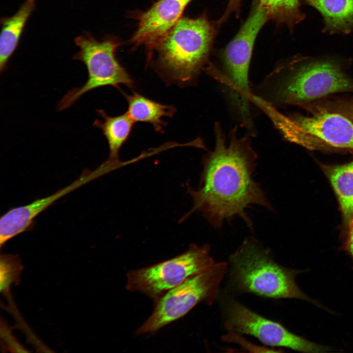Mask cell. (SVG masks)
I'll list each match as a JSON object with an SVG mask.
<instances>
[{"mask_svg":"<svg viewBox=\"0 0 353 353\" xmlns=\"http://www.w3.org/2000/svg\"><path fill=\"white\" fill-rule=\"evenodd\" d=\"M323 169L336 195L347 225L353 220V160L347 163L324 166Z\"/></svg>","mask_w":353,"mask_h":353,"instance_id":"obj_16","label":"cell"},{"mask_svg":"<svg viewBox=\"0 0 353 353\" xmlns=\"http://www.w3.org/2000/svg\"><path fill=\"white\" fill-rule=\"evenodd\" d=\"M258 106L283 137L309 150L338 148L353 150V121L337 112L318 110L310 116L286 115L268 103Z\"/></svg>","mask_w":353,"mask_h":353,"instance_id":"obj_5","label":"cell"},{"mask_svg":"<svg viewBox=\"0 0 353 353\" xmlns=\"http://www.w3.org/2000/svg\"><path fill=\"white\" fill-rule=\"evenodd\" d=\"M74 41L79 50L73 59L85 64L88 79L83 85L74 88L63 97L57 106L58 111L69 108L85 93L101 87L110 85L119 88L121 84L130 88L134 87V81L116 58L115 52L120 45L116 39L110 36L99 41L85 32Z\"/></svg>","mask_w":353,"mask_h":353,"instance_id":"obj_7","label":"cell"},{"mask_svg":"<svg viewBox=\"0 0 353 353\" xmlns=\"http://www.w3.org/2000/svg\"><path fill=\"white\" fill-rule=\"evenodd\" d=\"M23 265L17 255L0 254V291L7 292L12 284L17 285L20 281L21 273Z\"/></svg>","mask_w":353,"mask_h":353,"instance_id":"obj_19","label":"cell"},{"mask_svg":"<svg viewBox=\"0 0 353 353\" xmlns=\"http://www.w3.org/2000/svg\"><path fill=\"white\" fill-rule=\"evenodd\" d=\"M215 35L214 25L204 15L180 18L155 48L164 77L179 84L195 80L208 62Z\"/></svg>","mask_w":353,"mask_h":353,"instance_id":"obj_3","label":"cell"},{"mask_svg":"<svg viewBox=\"0 0 353 353\" xmlns=\"http://www.w3.org/2000/svg\"><path fill=\"white\" fill-rule=\"evenodd\" d=\"M227 269L226 262L215 263L210 268L168 291L156 302L153 312L137 329L136 334H154L185 316L201 302L211 304L216 299Z\"/></svg>","mask_w":353,"mask_h":353,"instance_id":"obj_8","label":"cell"},{"mask_svg":"<svg viewBox=\"0 0 353 353\" xmlns=\"http://www.w3.org/2000/svg\"><path fill=\"white\" fill-rule=\"evenodd\" d=\"M268 20L266 13L255 0L247 19L222 52V70L216 71L209 66L205 68L212 76L219 74L215 78L227 89L229 100L239 113L243 124L247 126L251 125L250 64L256 38Z\"/></svg>","mask_w":353,"mask_h":353,"instance_id":"obj_6","label":"cell"},{"mask_svg":"<svg viewBox=\"0 0 353 353\" xmlns=\"http://www.w3.org/2000/svg\"><path fill=\"white\" fill-rule=\"evenodd\" d=\"M123 94L127 102L126 113L129 117L134 122L151 124L157 131L161 132L165 126L163 118L172 117L176 111L171 105L159 103L136 92Z\"/></svg>","mask_w":353,"mask_h":353,"instance_id":"obj_15","label":"cell"},{"mask_svg":"<svg viewBox=\"0 0 353 353\" xmlns=\"http://www.w3.org/2000/svg\"><path fill=\"white\" fill-rule=\"evenodd\" d=\"M208 245L191 244L183 253L160 263L129 271L126 289L138 291L155 302L171 289L215 263Z\"/></svg>","mask_w":353,"mask_h":353,"instance_id":"obj_9","label":"cell"},{"mask_svg":"<svg viewBox=\"0 0 353 353\" xmlns=\"http://www.w3.org/2000/svg\"><path fill=\"white\" fill-rule=\"evenodd\" d=\"M35 0H25L12 16L0 19V72L4 71L16 50L26 23L35 8Z\"/></svg>","mask_w":353,"mask_h":353,"instance_id":"obj_13","label":"cell"},{"mask_svg":"<svg viewBox=\"0 0 353 353\" xmlns=\"http://www.w3.org/2000/svg\"><path fill=\"white\" fill-rule=\"evenodd\" d=\"M343 113L346 117L353 121V101H348L346 103Z\"/></svg>","mask_w":353,"mask_h":353,"instance_id":"obj_22","label":"cell"},{"mask_svg":"<svg viewBox=\"0 0 353 353\" xmlns=\"http://www.w3.org/2000/svg\"><path fill=\"white\" fill-rule=\"evenodd\" d=\"M214 131V149L203 157L198 189L187 188L193 205L182 219L198 211L220 228L225 221L237 216L252 228L247 208L257 204L273 210L260 185L252 178L257 156L248 137H237L236 127L230 131L228 143L218 123Z\"/></svg>","mask_w":353,"mask_h":353,"instance_id":"obj_1","label":"cell"},{"mask_svg":"<svg viewBox=\"0 0 353 353\" xmlns=\"http://www.w3.org/2000/svg\"><path fill=\"white\" fill-rule=\"evenodd\" d=\"M111 171L103 163L94 170H84L72 183L50 196L8 210L0 219V248L11 238L31 229L35 218L58 200Z\"/></svg>","mask_w":353,"mask_h":353,"instance_id":"obj_11","label":"cell"},{"mask_svg":"<svg viewBox=\"0 0 353 353\" xmlns=\"http://www.w3.org/2000/svg\"><path fill=\"white\" fill-rule=\"evenodd\" d=\"M192 0H158L140 15L130 42L136 46L144 45L149 50L156 48L179 20L185 7Z\"/></svg>","mask_w":353,"mask_h":353,"instance_id":"obj_12","label":"cell"},{"mask_svg":"<svg viewBox=\"0 0 353 353\" xmlns=\"http://www.w3.org/2000/svg\"><path fill=\"white\" fill-rule=\"evenodd\" d=\"M278 64L254 95L271 105L304 106L329 94L353 92V80L336 65L315 62Z\"/></svg>","mask_w":353,"mask_h":353,"instance_id":"obj_2","label":"cell"},{"mask_svg":"<svg viewBox=\"0 0 353 353\" xmlns=\"http://www.w3.org/2000/svg\"><path fill=\"white\" fill-rule=\"evenodd\" d=\"M241 0H228L226 9L219 19L220 22L224 23L229 18L230 15L233 13H236V16H238Z\"/></svg>","mask_w":353,"mask_h":353,"instance_id":"obj_20","label":"cell"},{"mask_svg":"<svg viewBox=\"0 0 353 353\" xmlns=\"http://www.w3.org/2000/svg\"><path fill=\"white\" fill-rule=\"evenodd\" d=\"M323 16L330 31L353 32V0H305Z\"/></svg>","mask_w":353,"mask_h":353,"instance_id":"obj_17","label":"cell"},{"mask_svg":"<svg viewBox=\"0 0 353 353\" xmlns=\"http://www.w3.org/2000/svg\"><path fill=\"white\" fill-rule=\"evenodd\" d=\"M230 261L232 278L240 291L275 299H298L321 306L297 285L295 277L303 271L279 265L254 240L245 241Z\"/></svg>","mask_w":353,"mask_h":353,"instance_id":"obj_4","label":"cell"},{"mask_svg":"<svg viewBox=\"0 0 353 353\" xmlns=\"http://www.w3.org/2000/svg\"><path fill=\"white\" fill-rule=\"evenodd\" d=\"M102 120L96 119L93 126L101 129L109 147V157L106 160L114 166L119 165V153L131 132L134 122L126 113L109 116L102 109L97 110Z\"/></svg>","mask_w":353,"mask_h":353,"instance_id":"obj_14","label":"cell"},{"mask_svg":"<svg viewBox=\"0 0 353 353\" xmlns=\"http://www.w3.org/2000/svg\"><path fill=\"white\" fill-rule=\"evenodd\" d=\"M227 311L226 326L230 332L253 336L266 345L304 353H326L332 349L294 334L279 323L262 317L237 302H230Z\"/></svg>","mask_w":353,"mask_h":353,"instance_id":"obj_10","label":"cell"},{"mask_svg":"<svg viewBox=\"0 0 353 353\" xmlns=\"http://www.w3.org/2000/svg\"><path fill=\"white\" fill-rule=\"evenodd\" d=\"M266 13L268 20L289 27L300 22L303 15L300 10V0H256Z\"/></svg>","mask_w":353,"mask_h":353,"instance_id":"obj_18","label":"cell"},{"mask_svg":"<svg viewBox=\"0 0 353 353\" xmlns=\"http://www.w3.org/2000/svg\"><path fill=\"white\" fill-rule=\"evenodd\" d=\"M349 231L344 243V249L353 260V220L348 225Z\"/></svg>","mask_w":353,"mask_h":353,"instance_id":"obj_21","label":"cell"}]
</instances>
